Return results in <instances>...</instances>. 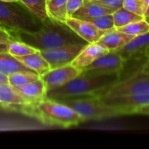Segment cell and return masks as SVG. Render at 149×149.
<instances>
[{
  "mask_svg": "<svg viewBox=\"0 0 149 149\" xmlns=\"http://www.w3.org/2000/svg\"><path fill=\"white\" fill-rule=\"evenodd\" d=\"M11 33L17 40H21L38 51H45L70 45L88 44L65 24L51 18L44 21L39 30L36 31H15Z\"/></svg>",
  "mask_w": 149,
  "mask_h": 149,
  "instance_id": "obj_1",
  "label": "cell"
},
{
  "mask_svg": "<svg viewBox=\"0 0 149 149\" xmlns=\"http://www.w3.org/2000/svg\"><path fill=\"white\" fill-rule=\"evenodd\" d=\"M119 79V74H95L82 71L66 84L47 91L46 98L58 101L78 96L97 95Z\"/></svg>",
  "mask_w": 149,
  "mask_h": 149,
  "instance_id": "obj_2",
  "label": "cell"
},
{
  "mask_svg": "<svg viewBox=\"0 0 149 149\" xmlns=\"http://www.w3.org/2000/svg\"><path fill=\"white\" fill-rule=\"evenodd\" d=\"M29 116L37 119L46 126L63 128L78 126L85 121L77 112L67 105L48 98L34 103Z\"/></svg>",
  "mask_w": 149,
  "mask_h": 149,
  "instance_id": "obj_3",
  "label": "cell"
},
{
  "mask_svg": "<svg viewBox=\"0 0 149 149\" xmlns=\"http://www.w3.org/2000/svg\"><path fill=\"white\" fill-rule=\"evenodd\" d=\"M42 23L20 2L0 0V25L10 32L36 31Z\"/></svg>",
  "mask_w": 149,
  "mask_h": 149,
  "instance_id": "obj_4",
  "label": "cell"
},
{
  "mask_svg": "<svg viewBox=\"0 0 149 149\" xmlns=\"http://www.w3.org/2000/svg\"><path fill=\"white\" fill-rule=\"evenodd\" d=\"M58 101L72 108L85 120V121L100 120L125 115L122 111L106 104L95 94L72 97Z\"/></svg>",
  "mask_w": 149,
  "mask_h": 149,
  "instance_id": "obj_5",
  "label": "cell"
},
{
  "mask_svg": "<svg viewBox=\"0 0 149 149\" xmlns=\"http://www.w3.org/2000/svg\"><path fill=\"white\" fill-rule=\"evenodd\" d=\"M146 93H149V70L144 68L127 79H118L97 96L104 98Z\"/></svg>",
  "mask_w": 149,
  "mask_h": 149,
  "instance_id": "obj_6",
  "label": "cell"
},
{
  "mask_svg": "<svg viewBox=\"0 0 149 149\" xmlns=\"http://www.w3.org/2000/svg\"><path fill=\"white\" fill-rule=\"evenodd\" d=\"M0 103L4 111L17 112L29 116L34 103L29 102L15 87L8 83H0Z\"/></svg>",
  "mask_w": 149,
  "mask_h": 149,
  "instance_id": "obj_7",
  "label": "cell"
},
{
  "mask_svg": "<svg viewBox=\"0 0 149 149\" xmlns=\"http://www.w3.org/2000/svg\"><path fill=\"white\" fill-rule=\"evenodd\" d=\"M100 99L106 104L122 111L125 115L137 113V111L141 107L149 106V93L125 96H112L104 97Z\"/></svg>",
  "mask_w": 149,
  "mask_h": 149,
  "instance_id": "obj_8",
  "label": "cell"
},
{
  "mask_svg": "<svg viewBox=\"0 0 149 149\" xmlns=\"http://www.w3.org/2000/svg\"><path fill=\"white\" fill-rule=\"evenodd\" d=\"M126 61L118 52H109L96 59L83 71L95 74H119L123 70Z\"/></svg>",
  "mask_w": 149,
  "mask_h": 149,
  "instance_id": "obj_9",
  "label": "cell"
},
{
  "mask_svg": "<svg viewBox=\"0 0 149 149\" xmlns=\"http://www.w3.org/2000/svg\"><path fill=\"white\" fill-rule=\"evenodd\" d=\"M86 45H70L58 48L40 51L43 57L49 63L51 69L72 64V60L81 52Z\"/></svg>",
  "mask_w": 149,
  "mask_h": 149,
  "instance_id": "obj_10",
  "label": "cell"
},
{
  "mask_svg": "<svg viewBox=\"0 0 149 149\" xmlns=\"http://www.w3.org/2000/svg\"><path fill=\"white\" fill-rule=\"evenodd\" d=\"M82 72V70L75 67L72 64L61 67L51 69L48 72L41 76L47 91L61 86L71 81Z\"/></svg>",
  "mask_w": 149,
  "mask_h": 149,
  "instance_id": "obj_11",
  "label": "cell"
},
{
  "mask_svg": "<svg viewBox=\"0 0 149 149\" xmlns=\"http://www.w3.org/2000/svg\"><path fill=\"white\" fill-rule=\"evenodd\" d=\"M65 24L88 44L98 42L99 39L106 33V31L99 30L86 19L69 17L65 20Z\"/></svg>",
  "mask_w": 149,
  "mask_h": 149,
  "instance_id": "obj_12",
  "label": "cell"
},
{
  "mask_svg": "<svg viewBox=\"0 0 149 149\" xmlns=\"http://www.w3.org/2000/svg\"><path fill=\"white\" fill-rule=\"evenodd\" d=\"M118 52L126 62L148 55L149 52V32L135 36L126 46L118 51Z\"/></svg>",
  "mask_w": 149,
  "mask_h": 149,
  "instance_id": "obj_13",
  "label": "cell"
},
{
  "mask_svg": "<svg viewBox=\"0 0 149 149\" xmlns=\"http://www.w3.org/2000/svg\"><path fill=\"white\" fill-rule=\"evenodd\" d=\"M109 51L99 43L86 44L77 57L72 60V65L75 67L84 70L99 58L108 53Z\"/></svg>",
  "mask_w": 149,
  "mask_h": 149,
  "instance_id": "obj_14",
  "label": "cell"
},
{
  "mask_svg": "<svg viewBox=\"0 0 149 149\" xmlns=\"http://www.w3.org/2000/svg\"><path fill=\"white\" fill-rule=\"evenodd\" d=\"M134 38V36L127 34L114 28L107 31L97 43L103 45L109 52H118L126 46Z\"/></svg>",
  "mask_w": 149,
  "mask_h": 149,
  "instance_id": "obj_15",
  "label": "cell"
},
{
  "mask_svg": "<svg viewBox=\"0 0 149 149\" xmlns=\"http://www.w3.org/2000/svg\"><path fill=\"white\" fill-rule=\"evenodd\" d=\"M15 88L31 103H38L46 98L47 89L41 77L25 86Z\"/></svg>",
  "mask_w": 149,
  "mask_h": 149,
  "instance_id": "obj_16",
  "label": "cell"
},
{
  "mask_svg": "<svg viewBox=\"0 0 149 149\" xmlns=\"http://www.w3.org/2000/svg\"><path fill=\"white\" fill-rule=\"evenodd\" d=\"M114 10L92 0H85L83 5L72 16L78 18L87 19L107 14H112Z\"/></svg>",
  "mask_w": 149,
  "mask_h": 149,
  "instance_id": "obj_17",
  "label": "cell"
},
{
  "mask_svg": "<svg viewBox=\"0 0 149 149\" xmlns=\"http://www.w3.org/2000/svg\"><path fill=\"white\" fill-rule=\"evenodd\" d=\"M16 58L19 61H21L24 65H26L28 68L37 72L40 77L51 70V66L49 63L43 57L40 51H38L37 52L30 54V55L16 57Z\"/></svg>",
  "mask_w": 149,
  "mask_h": 149,
  "instance_id": "obj_18",
  "label": "cell"
},
{
  "mask_svg": "<svg viewBox=\"0 0 149 149\" xmlns=\"http://www.w3.org/2000/svg\"><path fill=\"white\" fill-rule=\"evenodd\" d=\"M18 72H33L8 52H0V72L9 76Z\"/></svg>",
  "mask_w": 149,
  "mask_h": 149,
  "instance_id": "obj_19",
  "label": "cell"
},
{
  "mask_svg": "<svg viewBox=\"0 0 149 149\" xmlns=\"http://www.w3.org/2000/svg\"><path fill=\"white\" fill-rule=\"evenodd\" d=\"M66 4L67 0H46V12L48 17L65 24L68 17Z\"/></svg>",
  "mask_w": 149,
  "mask_h": 149,
  "instance_id": "obj_20",
  "label": "cell"
},
{
  "mask_svg": "<svg viewBox=\"0 0 149 149\" xmlns=\"http://www.w3.org/2000/svg\"><path fill=\"white\" fill-rule=\"evenodd\" d=\"M113 17L115 28H120V27L127 25L133 22L144 18V17L135 14L123 7L119 8L118 10H114L113 12Z\"/></svg>",
  "mask_w": 149,
  "mask_h": 149,
  "instance_id": "obj_21",
  "label": "cell"
},
{
  "mask_svg": "<svg viewBox=\"0 0 149 149\" xmlns=\"http://www.w3.org/2000/svg\"><path fill=\"white\" fill-rule=\"evenodd\" d=\"M19 2L42 22L49 18L46 12V0H19Z\"/></svg>",
  "mask_w": 149,
  "mask_h": 149,
  "instance_id": "obj_22",
  "label": "cell"
},
{
  "mask_svg": "<svg viewBox=\"0 0 149 149\" xmlns=\"http://www.w3.org/2000/svg\"><path fill=\"white\" fill-rule=\"evenodd\" d=\"M39 78L40 76L35 72H18L9 75L8 80L11 86L19 87L35 81Z\"/></svg>",
  "mask_w": 149,
  "mask_h": 149,
  "instance_id": "obj_23",
  "label": "cell"
},
{
  "mask_svg": "<svg viewBox=\"0 0 149 149\" xmlns=\"http://www.w3.org/2000/svg\"><path fill=\"white\" fill-rule=\"evenodd\" d=\"M116 29H118L119 31L122 32H125L127 34L133 35L135 37V36L142 35L147 32H149V23L147 21V19L142 18L141 20L133 22L127 25L116 28Z\"/></svg>",
  "mask_w": 149,
  "mask_h": 149,
  "instance_id": "obj_24",
  "label": "cell"
},
{
  "mask_svg": "<svg viewBox=\"0 0 149 149\" xmlns=\"http://www.w3.org/2000/svg\"><path fill=\"white\" fill-rule=\"evenodd\" d=\"M38 51V49L31 46L30 45L21 40H14L9 44L8 52L13 55L14 57H22L35 53Z\"/></svg>",
  "mask_w": 149,
  "mask_h": 149,
  "instance_id": "obj_25",
  "label": "cell"
},
{
  "mask_svg": "<svg viewBox=\"0 0 149 149\" xmlns=\"http://www.w3.org/2000/svg\"><path fill=\"white\" fill-rule=\"evenodd\" d=\"M86 20L90 21L99 30L106 31V32L107 31H110V30H113V29L115 28L113 13L112 14H107V15L100 16V17H96L87 18Z\"/></svg>",
  "mask_w": 149,
  "mask_h": 149,
  "instance_id": "obj_26",
  "label": "cell"
},
{
  "mask_svg": "<svg viewBox=\"0 0 149 149\" xmlns=\"http://www.w3.org/2000/svg\"><path fill=\"white\" fill-rule=\"evenodd\" d=\"M122 7L141 17L145 16L147 10V5L143 0H123Z\"/></svg>",
  "mask_w": 149,
  "mask_h": 149,
  "instance_id": "obj_27",
  "label": "cell"
},
{
  "mask_svg": "<svg viewBox=\"0 0 149 149\" xmlns=\"http://www.w3.org/2000/svg\"><path fill=\"white\" fill-rule=\"evenodd\" d=\"M85 0H67L66 4V11L67 16L72 17L84 3Z\"/></svg>",
  "mask_w": 149,
  "mask_h": 149,
  "instance_id": "obj_28",
  "label": "cell"
},
{
  "mask_svg": "<svg viewBox=\"0 0 149 149\" xmlns=\"http://www.w3.org/2000/svg\"><path fill=\"white\" fill-rule=\"evenodd\" d=\"M92 1L97 2L113 10H116L119 8H121L123 5V0H92Z\"/></svg>",
  "mask_w": 149,
  "mask_h": 149,
  "instance_id": "obj_29",
  "label": "cell"
},
{
  "mask_svg": "<svg viewBox=\"0 0 149 149\" xmlns=\"http://www.w3.org/2000/svg\"><path fill=\"white\" fill-rule=\"evenodd\" d=\"M14 40H17V39L14 38L12 33L6 28L0 25V43L9 44Z\"/></svg>",
  "mask_w": 149,
  "mask_h": 149,
  "instance_id": "obj_30",
  "label": "cell"
},
{
  "mask_svg": "<svg viewBox=\"0 0 149 149\" xmlns=\"http://www.w3.org/2000/svg\"><path fill=\"white\" fill-rule=\"evenodd\" d=\"M137 113L139 114H145V115H149V106L141 107V109H139L137 111Z\"/></svg>",
  "mask_w": 149,
  "mask_h": 149,
  "instance_id": "obj_31",
  "label": "cell"
},
{
  "mask_svg": "<svg viewBox=\"0 0 149 149\" xmlns=\"http://www.w3.org/2000/svg\"><path fill=\"white\" fill-rule=\"evenodd\" d=\"M9 44H7V43H0V52H8V50H9Z\"/></svg>",
  "mask_w": 149,
  "mask_h": 149,
  "instance_id": "obj_32",
  "label": "cell"
},
{
  "mask_svg": "<svg viewBox=\"0 0 149 149\" xmlns=\"http://www.w3.org/2000/svg\"><path fill=\"white\" fill-rule=\"evenodd\" d=\"M0 83H8L9 84L8 76L3 74L2 72H0Z\"/></svg>",
  "mask_w": 149,
  "mask_h": 149,
  "instance_id": "obj_33",
  "label": "cell"
},
{
  "mask_svg": "<svg viewBox=\"0 0 149 149\" xmlns=\"http://www.w3.org/2000/svg\"><path fill=\"white\" fill-rule=\"evenodd\" d=\"M1 1H4V2H19V0H1Z\"/></svg>",
  "mask_w": 149,
  "mask_h": 149,
  "instance_id": "obj_34",
  "label": "cell"
},
{
  "mask_svg": "<svg viewBox=\"0 0 149 149\" xmlns=\"http://www.w3.org/2000/svg\"><path fill=\"white\" fill-rule=\"evenodd\" d=\"M0 110H3V106H2L1 103H0Z\"/></svg>",
  "mask_w": 149,
  "mask_h": 149,
  "instance_id": "obj_35",
  "label": "cell"
},
{
  "mask_svg": "<svg viewBox=\"0 0 149 149\" xmlns=\"http://www.w3.org/2000/svg\"><path fill=\"white\" fill-rule=\"evenodd\" d=\"M145 19H147V21L149 23V17H148V18H145Z\"/></svg>",
  "mask_w": 149,
  "mask_h": 149,
  "instance_id": "obj_36",
  "label": "cell"
}]
</instances>
